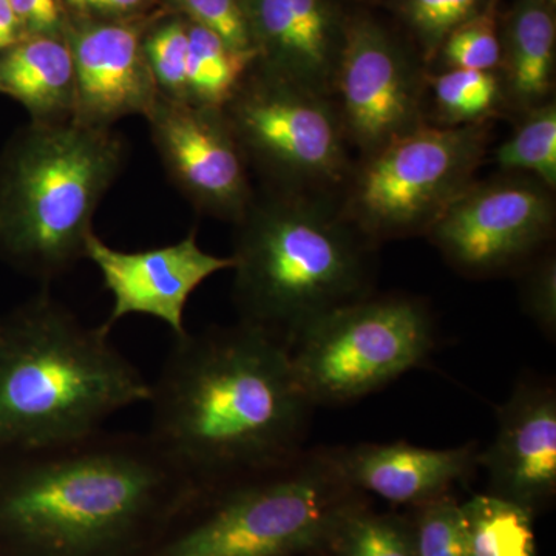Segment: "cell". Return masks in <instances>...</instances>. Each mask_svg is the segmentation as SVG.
I'll return each mask as SVG.
<instances>
[{
	"label": "cell",
	"instance_id": "25",
	"mask_svg": "<svg viewBox=\"0 0 556 556\" xmlns=\"http://www.w3.org/2000/svg\"><path fill=\"white\" fill-rule=\"evenodd\" d=\"M399 20L424 65L437 61L444 40L456 28L497 5L500 0H393Z\"/></svg>",
	"mask_w": 556,
	"mask_h": 556
},
{
	"label": "cell",
	"instance_id": "24",
	"mask_svg": "<svg viewBox=\"0 0 556 556\" xmlns=\"http://www.w3.org/2000/svg\"><path fill=\"white\" fill-rule=\"evenodd\" d=\"M324 551L332 556H416L412 525L375 514L364 500L342 515Z\"/></svg>",
	"mask_w": 556,
	"mask_h": 556
},
{
	"label": "cell",
	"instance_id": "12",
	"mask_svg": "<svg viewBox=\"0 0 556 556\" xmlns=\"http://www.w3.org/2000/svg\"><path fill=\"white\" fill-rule=\"evenodd\" d=\"M144 118L172 185L199 214L236 225L255 188L223 110L160 94Z\"/></svg>",
	"mask_w": 556,
	"mask_h": 556
},
{
	"label": "cell",
	"instance_id": "35",
	"mask_svg": "<svg viewBox=\"0 0 556 556\" xmlns=\"http://www.w3.org/2000/svg\"><path fill=\"white\" fill-rule=\"evenodd\" d=\"M0 556H5V555L0 554Z\"/></svg>",
	"mask_w": 556,
	"mask_h": 556
},
{
	"label": "cell",
	"instance_id": "19",
	"mask_svg": "<svg viewBox=\"0 0 556 556\" xmlns=\"http://www.w3.org/2000/svg\"><path fill=\"white\" fill-rule=\"evenodd\" d=\"M0 90L36 123L73 118L76 75L65 35L27 36L0 53Z\"/></svg>",
	"mask_w": 556,
	"mask_h": 556
},
{
	"label": "cell",
	"instance_id": "4",
	"mask_svg": "<svg viewBox=\"0 0 556 556\" xmlns=\"http://www.w3.org/2000/svg\"><path fill=\"white\" fill-rule=\"evenodd\" d=\"M150 382L50 292L0 317V453L72 441L148 404Z\"/></svg>",
	"mask_w": 556,
	"mask_h": 556
},
{
	"label": "cell",
	"instance_id": "2",
	"mask_svg": "<svg viewBox=\"0 0 556 556\" xmlns=\"http://www.w3.org/2000/svg\"><path fill=\"white\" fill-rule=\"evenodd\" d=\"M148 404V437L197 485L299 455L314 408L288 348L243 321L175 336Z\"/></svg>",
	"mask_w": 556,
	"mask_h": 556
},
{
	"label": "cell",
	"instance_id": "34",
	"mask_svg": "<svg viewBox=\"0 0 556 556\" xmlns=\"http://www.w3.org/2000/svg\"><path fill=\"white\" fill-rule=\"evenodd\" d=\"M544 2L548 3V5L554 7V9H556V0H544Z\"/></svg>",
	"mask_w": 556,
	"mask_h": 556
},
{
	"label": "cell",
	"instance_id": "31",
	"mask_svg": "<svg viewBox=\"0 0 556 556\" xmlns=\"http://www.w3.org/2000/svg\"><path fill=\"white\" fill-rule=\"evenodd\" d=\"M14 13L27 36L64 35V5L61 0H11Z\"/></svg>",
	"mask_w": 556,
	"mask_h": 556
},
{
	"label": "cell",
	"instance_id": "30",
	"mask_svg": "<svg viewBox=\"0 0 556 556\" xmlns=\"http://www.w3.org/2000/svg\"><path fill=\"white\" fill-rule=\"evenodd\" d=\"M521 300L527 316L547 338L556 334V257L551 249L541 252L521 269Z\"/></svg>",
	"mask_w": 556,
	"mask_h": 556
},
{
	"label": "cell",
	"instance_id": "13",
	"mask_svg": "<svg viewBox=\"0 0 556 556\" xmlns=\"http://www.w3.org/2000/svg\"><path fill=\"white\" fill-rule=\"evenodd\" d=\"M86 258L102 277L112 294L113 306L105 327L112 328L127 316L159 318L174 336L185 334V309L190 295L208 277L233 268L232 257H218L200 248L197 230L167 247L124 252L110 248L91 233Z\"/></svg>",
	"mask_w": 556,
	"mask_h": 556
},
{
	"label": "cell",
	"instance_id": "32",
	"mask_svg": "<svg viewBox=\"0 0 556 556\" xmlns=\"http://www.w3.org/2000/svg\"><path fill=\"white\" fill-rule=\"evenodd\" d=\"M76 17L87 20H129L141 13L149 0H61Z\"/></svg>",
	"mask_w": 556,
	"mask_h": 556
},
{
	"label": "cell",
	"instance_id": "6",
	"mask_svg": "<svg viewBox=\"0 0 556 556\" xmlns=\"http://www.w3.org/2000/svg\"><path fill=\"white\" fill-rule=\"evenodd\" d=\"M364 493L340 477L328 448L199 485L146 556H306Z\"/></svg>",
	"mask_w": 556,
	"mask_h": 556
},
{
	"label": "cell",
	"instance_id": "14",
	"mask_svg": "<svg viewBox=\"0 0 556 556\" xmlns=\"http://www.w3.org/2000/svg\"><path fill=\"white\" fill-rule=\"evenodd\" d=\"M144 22L75 17L64 35L73 54L76 104L73 121L115 127L127 116H146L159 100L144 53Z\"/></svg>",
	"mask_w": 556,
	"mask_h": 556
},
{
	"label": "cell",
	"instance_id": "18",
	"mask_svg": "<svg viewBox=\"0 0 556 556\" xmlns=\"http://www.w3.org/2000/svg\"><path fill=\"white\" fill-rule=\"evenodd\" d=\"M544 0H517L501 30L506 110L519 116L554 100L556 16Z\"/></svg>",
	"mask_w": 556,
	"mask_h": 556
},
{
	"label": "cell",
	"instance_id": "3",
	"mask_svg": "<svg viewBox=\"0 0 556 556\" xmlns=\"http://www.w3.org/2000/svg\"><path fill=\"white\" fill-rule=\"evenodd\" d=\"M376 249L345 217L339 195L260 186L233 225L240 321L288 348L311 321L372 294Z\"/></svg>",
	"mask_w": 556,
	"mask_h": 556
},
{
	"label": "cell",
	"instance_id": "17",
	"mask_svg": "<svg viewBox=\"0 0 556 556\" xmlns=\"http://www.w3.org/2000/svg\"><path fill=\"white\" fill-rule=\"evenodd\" d=\"M340 477L358 493L394 504L419 506L447 495L478 467V445L433 450L407 442L328 448Z\"/></svg>",
	"mask_w": 556,
	"mask_h": 556
},
{
	"label": "cell",
	"instance_id": "20",
	"mask_svg": "<svg viewBox=\"0 0 556 556\" xmlns=\"http://www.w3.org/2000/svg\"><path fill=\"white\" fill-rule=\"evenodd\" d=\"M427 98L433 102L434 126L460 127L490 123L506 110L500 72L447 68L427 72Z\"/></svg>",
	"mask_w": 556,
	"mask_h": 556
},
{
	"label": "cell",
	"instance_id": "21",
	"mask_svg": "<svg viewBox=\"0 0 556 556\" xmlns=\"http://www.w3.org/2000/svg\"><path fill=\"white\" fill-rule=\"evenodd\" d=\"M460 507L470 556H538L529 507L493 493L475 495Z\"/></svg>",
	"mask_w": 556,
	"mask_h": 556
},
{
	"label": "cell",
	"instance_id": "27",
	"mask_svg": "<svg viewBox=\"0 0 556 556\" xmlns=\"http://www.w3.org/2000/svg\"><path fill=\"white\" fill-rule=\"evenodd\" d=\"M501 60H503V42H501L497 5L456 28L444 40L437 56V61H441L444 70H478V72H500Z\"/></svg>",
	"mask_w": 556,
	"mask_h": 556
},
{
	"label": "cell",
	"instance_id": "11",
	"mask_svg": "<svg viewBox=\"0 0 556 556\" xmlns=\"http://www.w3.org/2000/svg\"><path fill=\"white\" fill-rule=\"evenodd\" d=\"M427 67L375 14L351 11L332 100L358 159L427 124Z\"/></svg>",
	"mask_w": 556,
	"mask_h": 556
},
{
	"label": "cell",
	"instance_id": "5",
	"mask_svg": "<svg viewBox=\"0 0 556 556\" xmlns=\"http://www.w3.org/2000/svg\"><path fill=\"white\" fill-rule=\"evenodd\" d=\"M127 152L115 127L31 121L0 160V255L43 283L75 268Z\"/></svg>",
	"mask_w": 556,
	"mask_h": 556
},
{
	"label": "cell",
	"instance_id": "1",
	"mask_svg": "<svg viewBox=\"0 0 556 556\" xmlns=\"http://www.w3.org/2000/svg\"><path fill=\"white\" fill-rule=\"evenodd\" d=\"M197 482L146 434L0 453V554L146 556Z\"/></svg>",
	"mask_w": 556,
	"mask_h": 556
},
{
	"label": "cell",
	"instance_id": "9",
	"mask_svg": "<svg viewBox=\"0 0 556 556\" xmlns=\"http://www.w3.org/2000/svg\"><path fill=\"white\" fill-rule=\"evenodd\" d=\"M222 110L263 188L339 195L354 160L331 97L254 64Z\"/></svg>",
	"mask_w": 556,
	"mask_h": 556
},
{
	"label": "cell",
	"instance_id": "22",
	"mask_svg": "<svg viewBox=\"0 0 556 556\" xmlns=\"http://www.w3.org/2000/svg\"><path fill=\"white\" fill-rule=\"evenodd\" d=\"M188 31V101L223 109L251 72L257 54L230 49L217 35L189 21Z\"/></svg>",
	"mask_w": 556,
	"mask_h": 556
},
{
	"label": "cell",
	"instance_id": "28",
	"mask_svg": "<svg viewBox=\"0 0 556 556\" xmlns=\"http://www.w3.org/2000/svg\"><path fill=\"white\" fill-rule=\"evenodd\" d=\"M412 526L416 556H470L466 519L455 497L442 495L416 506Z\"/></svg>",
	"mask_w": 556,
	"mask_h": 556
},
{
	"label": "cell",
	"instance_id": "23",
	"mask_svg": "<svg viewBox=\"0 0 556 556\" xmlns=\"http://www.w3.org/2000/svg\"><path fill=\"white\" fill-rule=\"evenodd\" d=\"M517 129L495 150L500 172L532 175L556 190V102L551 100L518 116Z\"/></svg>",
	"mask_w": 556,
	"mask_h": 556
},
{
	"label": "cell",
	"instance_id": "8",
	"mask_svg": "<svg viewBox=\"0 0 556 556\" xmlns=\"http://www.w3.org/2000/svg\"><path fill=\"white\" fill-rule=\"evenodd\" d=\"M433 346V318L422 300L371 294L311 321L288 351L316 407L367 396L419 367Z\"/></svg>",
	"mask_w": 556,
	"mask_h": 556
},
{
	"label": "cell",
	"instance_id": "36",
	"mask_svg": "<svg viewBox=\"0 0 556 556\" xmlns=\"http://www.w3.org/2000/svg\"><path fill=\"white\" fill-rule=\"evenodd\" d=\"M0 93H2V90H0Z\"/></svg>",
	"mask_w": 556,
	"mask_h": 556
},
{
	"label": "cell",
	"instance_id": "29",
	"mask_svg": "<svg viewBox=\"0 0 556 556\" xmlns=\"http://www.w3.org/2000/svg\"><path fill=\"white\" fill-rule=\"evenodd\" d=\"M185 20L217 35L230 49L255 53L244 0H175Z\"/></svg>",
	"mask_w": 556,
	"mask_h": 556
},
{
	"label": "cell",
	"instance_id": "26",
	"mask_svg": "<svg viewBox=\"0 0 556 556\" xmlns=\"http://www.w3.org/2000/svg\"><path fill=\"white\" fill-rule=\"evenodd\" d=\"M142 46L160 94L188 101V21L174 17L159 22L146 31Z\"/></svg>",
	"mask_w": 556,
	"mask_h": 556
},
{
	"label": "cell",
	"instance_id": "33",
	"mask_svg": "<svg viewBox=\"0 0 556 556\" xmlns=\"http://www.w3.org/2000/svg\"><path fill=\"white\" fill-rule=\"evenodd\" d=\"M24 38V28L14 13L11 0H0V53Z\"/></svg>",
	"mask_w": 556,
	"mask_h": 556
},
{
	"label": "cell",
	"instance_id": "10",
	"mask_svg": "<svg viewBox=\"0 0 556 556\" xmlns=\"http://www.w3.org/2000/svg\"><path fill=\"white\" fill-rule=\"evenodd\" d=\"M556 226L555 190L526 174L475 179L448 204L426 237L467 277L521 270L546 251Z\"/></svg>",
	"mask_w": 556,
	"mask_h": 556
},
{
	"label": "cell",
	"instance_id": "7",
	"mask_svg": "<svg viewBox=\"0 0 556 556\" xmlns=\"http://www.w3.org/2000/svg\"><path fill=\"white\" fill-rule=\"evenodd\" d=\"M492 123L424 124L354 161L339 203L345 217L376 244L426 236L434 219L477 179Z\"/></svg>",
	"mask_w": 556,
	"mask_h": 556
},
{
	"label": "cell",
	"instance_id": "15",
	"mask_svg": "<svg viewBox=\"0 0 556 556\" xmlns=\"http://www.w3.org/2000/svg\"><path fill=\"white\" fill-rule=\"evenodd\" d=\"M255 65L331 97L351 11L343 0H244Z\"/></svg>",
	"mask_w": 556,
	"mask_h": 556
},
{
	"label": "cell",
	"instance_id": "16",
	"mask_svg": "<svg viewBox=\"0 0 556 556\" xmlns=\"http://www.w3.org/2000/svg\"><path fill=\"white\" fill-rule=\"evenodd\" d=\"M493 495L535 510L556 493V391L522 382L497 408L492 444L478 453Z\"/></svg>",
	"mask_w": 556,
	"mask_h": 556
}]
</instances>
